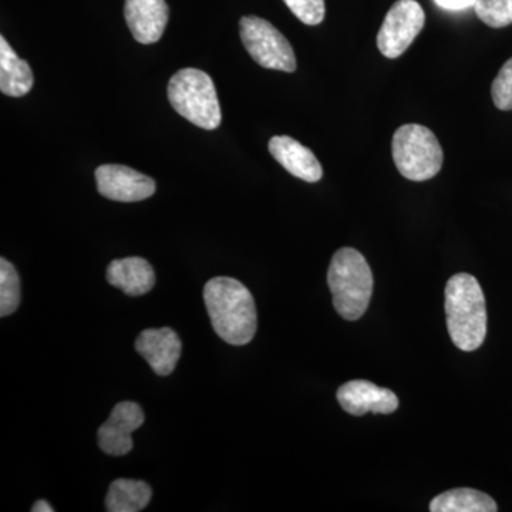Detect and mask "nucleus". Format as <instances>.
<instances>
[{
    "instance_id": "nucleus-1",
    "label": "nucleus",
    "mask_w": 512,
    "mask_h": 512,
    "mask_svg": "<svg viewBox=\"0 0 512 512\" xmlns=\"http://www.w3.org/2000/svg\"><path fill=\"white\" fill-rule=\"evenodd\" d=\"M204 302L212 328L232 346L248 345L258 328L254 296L247 286L228 276H217L204 288Z\"/></svg>"
},
{
    "instance_id": "nucleus-2",
    "label": "nucleus",
    "mask_w": 512,
    "mask_h": 512,
    "mask_svg": "<svg viewBox=\"0 0 512 512\" xmlns=\"http://www.w3.org/2000/svg\"><path fill=\"white\" fill-rule=\"evenodd\" d=\"M447 328L454 345L473 352L487 335V308L483 289L473 275L457 274L446 285Z\"/></svg>"
},
{
    "instance_id": "nucleus-3",
    "label": "nucleus",
    "mask_w": 512,
    "mask_h": 512,
    "mask_svg": "<svg viewBox=\"0 0 512 512\" xmlns=\"http://www.w3.org/2000/svg\"><path fill=\"white\" fill-rule=\"evenodd\" d=\"M328 284L336 312L346 320L362 318L373 293V274L365 256L353 248H342L333 255Z\"/></svg>"
},
{
    "instance_id": "nucleus-4",
    "label": "nucleus",
    "mask_w": 512,
    "mask_h": 512,
    "mask_svg": "<svg viewBox=\"0 0 512 512\" xmlns=\"http://www.w3.org/2000/svg\"><path fill=\"white\" fill-rule=\"evenodd\" d=\"M168 100L185 120L215 130L222 121L220 100L214 82L207 73L198 69H183L168 83Z\"/></svg>"
},
{
    "instance_id": "nucleus-5",
    "label": "nucleus",
    "mask_w": 512,
    "mask_h": 512,
    "mask_svg": "<svg viewBox=\"0 0 512 512\" xmlns=\"http://www.w3.org/2000/svg\"><path fill=\"white\" fill-rule=\"evenodd\" d=\"M392 150L394 164L407 180H430L443 167V150L436 134L420 124L397 128Z\"/></svg>"
},
{
    "instance_id": "nucleus-6",
    "label": "nucleus",
    "mask_w": 512,
    "mask_h": 512,
    "mask_svg": "<svg viewBox=\"0 0 512 512\" xmlns=\"http://www.w3.org/2000/svg\"><path fill=\"white\" fill-rule=\"evenodd\" d=\"M239 32L245 49L259 66L286 73L295 72L296 57L291 43L268 20L245 16L239 22Z\"/></svg>"
},
{
    "instance_id": "nucleus-7",
    "label": "nucleus",
    "mask_w": 512,
    "mask_h": 512,
    "mask_svg": "<svg viewBox=\"0 0 512 512\" xmlns=\"http://www.w3.org/2000/svg\"><path fill=\"white\" fill-rule=\"evenodd\" d=\"M426 22L416 0H397L387 12L377 35V47L387 59H397L409 49Z\"/></svg>"
},
{
    "instance_id": "nucleus-8",
    "label": "nucleus",
    "mask_w": 512,
    "mask_h": 512,
    "mask_svg": "<svg viewBox=\"0 0 512 512\" xmlns=\"http://www.w3.org/2000/svg\"><path fill=\"white\" fill-rule=\"evenodd\" d=\"M97 190L104 198L119 202L147 200L156 192V183L126 165H100L96 170Z\"/></svg>"
},
{
    "instance_id": "nucleus-9",
    "label": "nucleus",
    "mask_w": 512,
    "mask_h": 512,
    "mask_svg": "<svg viewBox=\"0 0 512 512\" xmlns=\"http://www.w3.org/2000/svg\"><path fill=\"white\" fill-rule=\"evenodd\" d=\"M143 409L134 402L116 404L109 420L101 424L97 440L104 453L109 456H126L133 450L131 434L144 424Z\"/></svg>"
},
{
    "instance_id": "nucleus-10",
    "label": "nucleus",
    "mask_w": 512,
    "mask_h": 512,
    "mask_svg": "<svg viewBox=\"0 0 512 512\" xmlns=\"http://www.w3.org/2000/svg\"><path fill=\"white\" fill-rule=\"evenodd\" d=\"M338 402L352 416L366 413L390 414L399 409V399L389 389L376 386L367 380H352L339 387Z\"/></svg>"
},
{
    "instance_id": "nucleus-11",
    "label": "nucleus",
    "mask_w": 512,
    "mask_h": 512,
    "mask_svg": "<svg viewBox=\"0 0 512 512\" xmlns=\"http://www.w3.org/2000/svg\"><path fill=\"white\" fill-rule=\"evenodd\" d=\"M136 349L156 375L168 376L180 360L183 345L173 329H147L138 336Z\"/></svg>"
},
{
    "instance_id": "nucleus-12",
    "label": "nucleus",
    "mask_w": 512,
    "mask_h": 512,
    "mask_svg": "<svg viewBox=\"0 0 512 512\" xmlns=\"http://www.w3.org/2000/svg\"><path fill=\"white\" fill-rule=\"evenodd\" d=\"M124 16L138 43L151 45L161 39L168 23L165 0H126Z\"/></svg>"
},
{
    "instance_id": "nucleus-13",
    "label": "nucleus",
    "mask_w": 512,
    "mask_h": 512,
    "mask_svg": "<svg viewBox=\"0 0 512 512\" xmlns=\"http://www.w3.org/2000/svg\"><path fill=\"white\" fill-rule=\"evenodd\" d=\"M269 153L293 177L306 183H318L323 170L318 158L308 147L289 136H275L269 140Z\"/></svg>"
},
{
    "instance_id": "nucleus-14",
    "label": "nucleus",
    "mask_w": 512,
    "mask_h": 512,
    "mask_svg": "<svg viewBox=\"0 0 512 512\" xmlns=\"http://www.w3.org/2000/svg\"><path fill=\"white\" fill-rule=\"evenodd\" d=\"M107 281L128 296L146 295L156 285L153 266L144 258L116 259L107 268Z\"/></svg>"
},
{
    "instance_id": "nucleus-15",
    "label": "nucleus",
    "mask_w": 512,
    "mask_h": 512,
    "mask_svg": "<svg viewBox=\"0 0 512 512\" xmlns=\"http://www.w3.org/2000/svg\"><path fill=\"white\" fill-rule=\"evenodd\" d=\"M33 87V73L29 63L20 59L15 50L0 37V90L10 97H23Z\"/></svg>"
},
{
    "instance_id": "nucleus-16",
    "label": "nucleus",
    "mask_w": 512,
    "mask_h": 512,
    "mask_svg": "<svg viewBox=\"0 0 512 512\" xmlns=\"http://www.w3.org/2000/svg\"><path fill=\"white\" fill-rule=\"evenodd\" d=\"M431 512H495L497 503L490 495L473 488H456L437 495L430 503Z\"/></svg>"
},
{
    "instance_id": "nucleus-17",
    "label": "nucleus",
    "mask_w": 512,
    "mask_h": 512,
    "mask_svg": "<svg viewBox=\"0 0 512 512\" xmlns=\"http://www.w3.org/2000/svg\"><path fill=\"white\" fill-rule=\"evenodd\" d=\"M150 485L144 481L120 480L113 481L106 497V510L109 512H138L144 510L151 501Z\"/></svg>"
},
{
    "instance_id": "nucleus-18",
    "label": "nucleus",
    "mask_w": 512,
    "mask_h": 512,
    "mask_svg": "<svg viewBox=\"0 0 512 512\" xmlns=\"http://www.w3.org/2000/svg\"><path fill=\"white\" fill-rule=\"evenodd\" d=\"M20 305V279L8 259H0V316L12 315Z\"/></svg>"
},
{
    "instance_id": "nucleus-19",
    "label": "nucleus",
    "mask_w": 512,
    "mask_h": 512,
    "mask_svg": "<svg viewBox=\"0 0 512 512\" xmlns=\"http://www.w3.org/2000/svg\"><path fill=\"white\" fill-rule=\"evenodd\" d=\"M474 9L490 28H505L512 23V0H477Z\"/></svg>"
},
{
    "instance_id": "nucleus-20",
    "label": "nucleus",
    "mask_w": 512,
    "mask_h": 512,
    "mask_svg": "<svg viewBox=\"0 0 512 512\" xmlns=\"http://www.w3.org/2000/svg\"><path fill=\"white\" fill-rule=\"evenodd\" d=\"M491 96L497 109L512 110V57L505 62L500 73L495 77Z\"/></svg>"
},
{
    "instance_id": "nucleus-21",
    "label": "nucleus",
    "mask_w": 512,
    "mask_h": 512,
    "mask_svg": "<svg viewBox=\"0 0 512 512\" xmlns=\"http://www.w3.org/2000/svg\"><path fill=\"white\" fill-rule=\"evenodd\" d=\"M293 15L302 23L316 26L325 19V0H284Z\"/></svg>"
},
{
    "instance_id": "nucleus-22",
    "label": "nucleus",
    "mask_w": 512,
    "mask_h": 512,
    "mask_svg": "<svg viewBox=\"0 0 512 512\" xmlns=\"http://www.w3.org/2000/svg\"><path fill=\"white\" fill-rule=\"evenodd\" d=\"M440 8L447 10H463L476 5L477 0H436Z\"/></svg>"
},
{
    "instance_id": "nucleus-23",
    "label": "nucleus",
    "mask_w": 512,
    "mask_h": 512,
    "mask_svg": "<svg viewBox=\"0 0 512 512\" xmlns=\"http://www.w3.org/2000/svg\"><path fill=\"white\" fill-rule=\"evenodd\" d=\"M55 508L52 507L47 501L39 500L36 501L35 505L32 507V512H53Z\"/></svg>"
}]
</instances>
